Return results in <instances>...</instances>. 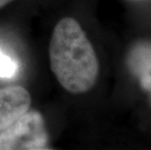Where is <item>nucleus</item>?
Segmentation results:
<instances>
[{"label": "nucleus", "mask_w": 151, "mask_h": 150, "mask_svg": "<svg viewBox=\"0 0 151 150\" xmlns=\"http://www.w3.org/2000/svg\"><path fill=\"white\" fill-rule=\"evenodd\" d=\"M49 57L51 69L67 92L84 94L95 86L99 71V60L75 19L63 18L56 24Z\"/></svg>", "instance_id": "obj_1"}, {"label": "nucleus", "mask_w": 151, "mask_h": 150, "mask_svg": "<svg viewBox=\"0 0 151 150\" xmlns=\"http://www.w3.org/2000/svg\"><path fill=\"white\" fill-rule=\"evenodd\" d=\"M49 147L43 116L27 110L7 129L0 132V150H45Z\"/></svg>", "instance_id": "obj_2"}, {"label": "nucleus", "mask_w": 151, "mask_h": 150, "mask_svg": "<svg viewBox=\"0 0 151 150\" xmlns=\"http://www.w3.org/2000/svg\"><path fill=\"white\" fill-rule=\"evenodd\" d=\"M31 98L22 86H10L0 89V132L12 125L29 110Z\"/></svg>", "instance_id": "obj_3"}, {"label": "nucleus", "mask_w": 151, "mask_h": 150, "mask_svg": "<svg viewBox=\"0 0 151 150\" xmlns=\"http://www.w3.org/2000/svg\"><path fill=\"white\" fill-rule=\"evenodd\" d=\"M18 71V63L0 51V77L11 78Z\"/></svg>", "instance_id": "obj_4"}, {"label": "nucleus", "mask_w": 151, "mask_h": 150, "mask_svg": "<svg viewBox=\"0 0 151 150\" xmlns=\"http://www.w3.org/2000/svg\"><path fill=\"white\" fill-rule=\"evenodd\" d=\"M137 76L139 77L141 87L145 91H151V56L141 67Z\"/></svg>", "instance_id": "obj_5"}, {"label": "nucleus", "mask_w": 151, "mask_h": 150, "mask_svg": "<svg viewBox=\"0 0 151 150\" xmlns=\"http://www.w3.org/2000/svg\"><path fill=\"white\" fill-rule=\"evenodd\" d=\"M13 0H0V9L3 8L4 6H6L8 3H10Z\"/></svg>", "instance_id": "obj_6"}]
</instances>
